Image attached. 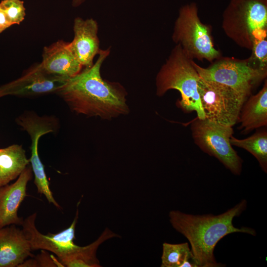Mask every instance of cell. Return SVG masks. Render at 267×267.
<instances>
[{
  "label": "cell",
  "mask_w": 267,
  "mask_h": 267,
  "mask_svg": "<svg viewBox=\"0 0 267 267\" xmlns=\"http://www.w3.org/2000/svg\"><path fill=\"white\" fill-rule=\"evenodd\" d=\"M40 63L47 73L66 79L77 75L83 68L72 52L70 42L62 40L44 47Z\"/></svg>",
  "instance_id": "14"
},
{
  "label": "cell",
  "mask_w": 267,
  "mask_h": 267,
  "mask_svg": "<svg viewBox=\"0 0 267 267\" xmlns=\"http://www.w3.org/2000/svg\"><path fill=\"white\" fill-rule=\"evenodd\" d=\"M0 7L11 25H19L25 19L26 8L21 0H2L0 2Z\"/></svg>",
  "instance_id": "21"
},
{
  "label": "cell",
  "mask_w": 267,
  "mask_h": 267,
  "mask_svg": "<svg viewBox=\"0 0 267 267\" xmlns=\"http://www.w3.org/2000/svg\"><path fill=\"white\" fill-rule=\"evenodd\" d=\"M114 237L120 236L109 228H106L94 242L85 246H79L59 260L63 267H101L96 257V251L102 243Z\"/></svg>",
  "instance_id": "17"
},
{
  "label": "cell",
  "mask_w": 267,
  "mask_h": 267,
  "mask_svg": "<svg viewBox=\"0 0 267 267\" xmlns=\"http://www.w3.org/2000/svg\"><path fill=\"white\" fill-rule=\"evenodd\" d=\"M29 163L20 145L13 144L0 149V186L17 178Z\"/></svg>",
  "instance_id": "18"
},
{
  "label": "cell",
  "mask_w": 267,
  "mask_h": 267,
  "mask_svg": "<svg viewBox=\"0 0 267 267\" xmlns=\"http://www.w3.org/2000/svg\"><path fill=\"white\" fill-rule=\"evenodd\" d=\"M192 61L181 45L177 44L157 75L156 94L161 96L169 90H178L181 95L178 106L185 112L195 111L197 118L204 119L197 89L200 76Z\"/></svg>",
  "instance_id": "3"
},
{
  "label": "cell",
  "mask_w": 267,
  "mask_h": 267,
  "mask_svg": "<svg viewBox=\"0 0 267 267\" xmlns=\"http://www.w3.org/2000/svg\"><path fill=\"white\" fill-rule=\"evenodd\" d=\"M68 79L47 73L38 63L28 69L21 77L0 87V97L8 95L33 96L55 93Z\"/></svg>",
  "instance_id": "10"
},
{
  "label": "cell",
  "mask_w": 267,
  "mask_h": 267,
  "mask_svg": "<svg viewBox=\"0 0 267 267\" xmlns=\"http://www.w3.org/2000/svg\"><path fill=\"white\" fill-rule=\"evenodd\" d=\"M238 123L241 133L247 134L254 129L267 126V82L262 89L244 102Z\"/></svg>",
  "instance_id": "16"
},
{
  "label": "cell",
  "mask_w": 267,
  "mask_h": 267,
  "mask_svg": "<svg viewBox=\"0 0 267 267\" xmlns=\"http://www.w3.org/2000/svg\"><path fill=\"white\" fill-rule=\"evenodd\" d=\"M192 63L200 78L224 84L247 96L267 75V70L255 66L249 58L243 60L223 59L206 68L193 60Z\"/></svg>",
  "instance_id": "8"
},
{
  "label": "cell",
  "mask_w": 267,
  "mask_h": 267,
  "mask_svg": "<svg viewBox=\"0 0 267 267\" xmlns=\"http://www.w3.org/2000/svg\"><path fill=\"white\" fill-rule=\"evenodd\" d=\"M205 119L233 127L248 96L224 84L199 78L197 86Z\"/></svg>",
  "instance_id": "7"
},
{
  "label": "cell",
  "mask_w": 267,
  "mask_h": 267,
  "mask_svg": "<svg viewBox=\"0 0 267 267\" xmlns=\"http://www.w3.org/2000/svg\"><path fill=\"white\" fill-rule=\"evenodd\" d=\"M29 242L23 230L11 224L0 228V267H19L33 257Z\"/></svg>",
  "instance_id": "15"
},
{
  "label": "cell",
  "mask_w": 267,
  "mask_h": 267,
  "mask_svg": "<svg viewBox=\"0 0 267 267\" xmlns=\"http://www.w3.org/2000/svg\"><path fill=\"white\" fill-rule=\"evenodd\" d=\"M190 129L194 143L202 151L217 158L233 174H241L243 160L230 142L232 127L197 118Z\"/></svg>",
  "instance_id": "6"
},
{
  "label": "cell",
  "mask_w": 267,
  "mask_h": 267,
  "mask_svg": "<svg viewBox=\"0 0 267 267\" xmlns=\"http://www.w3.org/2000/svg\"><path fill=\"white\" fill-rule=\"evenodd\" d=\"M188 260L193 262L192 253L187 242L179 244L165 242L163 244L161 267H180L184 262Z\"/></svg>",
  "instance_id": "20"
},
{
  "label": "cell",
  "mask_w": 267,
  "mask_h": 267,
  "mask_svg": "<svg viewBox=\"0 0 267 267\" xmlns=\"http://www.w3.org/2000/svg\"><path fill=\"white\" fill-rule=\"evenodd\" d=\"M246 200L224 213L194 215L172 210L169 214L170 222L174 228L188 240L191 246L192 260L197 267H221L215 258L214 251L218 242L226 235L234 232L256 235L255 229L242 226L237 228L232 222L247 207Z\"/></svg>",
  "instance_id": "2"
},
{
  "label": "cell",
  "mask_w": 267,
  "mask_h": 267,
  "mask_svg": "<svg viewBox=\"0 0 267 267\" xmlns=\"http://www.w3.org/2000/svg\"><path fill=\"white\" fill-rule=\"evenodd\" d=\"M12 26L9 22L5 13L0 7V34Z\"/></svg>",
  "instance_id": "24"
},
{
  "label": "cell",
  "mask_w": 267,
  "mask_h": 267,
  "mask_svg": "<svg viewBox=\"0 0 267 267\" xmlns=\"http://www.w3.org/2000/svg\"><path fill=\"white\" fill-rule=\"evenodd\" d=\"M87 0H72V5L74 7H79Z\"/></svg>",
  "instance_id": "25"
},
{
  "label": "cell",
  "mask_w": 267,
  "mask_h": 267,
  "mask_svg": "<svg viewBox=\"0 0 267 267\" xmlns=\"http://www.w3.org/2000/svg\"><path fill=\"white\" fill-rule=\"evenodd\" d=\"M62 267V264L58 258H55L49 254L45 250H41V253L34 258L24 261L19 267Z\"/></svg>",
  "instance_id": "23"
},
{
  "label": "cell",
  "mask_w": 267,
  "mask_h": 267,
  "mask_svg": "<svg viewBox=\"0 0 267 267\" xmlns=\"http://www.w3.org/2000/svg\"><path fill=\"white\" fill-rule=\"evenodd\" d=\"M172 39L192 59L212 61L220 55L214 47L210 29L200 21L196 4L182 6L175 21Z\"/></svg>",
  "instance_id": "5"
},
{
  "label": "cell",
  "mask_w": 267,
  "mask_h": 267,
  "mask_svg": "<svg viewBox=\"0 0 267 267\" xmlns=\"http://www.w3.org/2000/svg\"><path fill=\"white\" fill-rule=\"evenodd\" d=\"M32 178V168L27 167L15 182L0 186V228L11 224L22 225L24 220L18 216V211Z\"/></svg>",
  "instance_id": "13"
},
{
  "label": "cell",
  "mask_w": 267,
  "mask_h": 267,
  "mask_svg": "<svg viewBox=\"0 0 267 267\" xmlns=\"http://www.w3.org/2000/svg\"><path fill=\"white\" fill-rule=\"evenodd\" d=\"M110 53V48L100 49L92 66L68 79L55 92L77 113L111 119L129 112L125 89L101 76V67Z\"/></svg>",
  "instance_id": "1"
},
{
  "label": "cell",
  "mask_w": 267,
  "mask_h": 267,
  "mask_svg": "<svg viewBox=\"0 0 267 267\" xmlns=\"http://www.w3.org/2000/svg\"><path fill=\"white\" fill-rule=\"evenodd\" d=\"M18 123L28 132L32 139L31 157L29 160L34 174V182L38 192L44 195L49 203L52 204L57 208H60V206L55 200L50 190L44 165L39 155L38 148L40 137L43 134L52 132L53 130L45 122L37 118H21L18 120Z\"/></svg>",
  "instance_id": "11"
},
{
  "label": "cell",
  "mask_w": 267,
  "mask_h": 267,
  "mask_svg": "<svg viewBox=\"0 0 267 267\" xmlns=\"http://www.w3.org/2000/svg\"><path fill=\"white\" fill-rule=\"evenodd\" d=\"M251 50L252 54L249 58L251 62L255 66V64L257 63L258 68L267 70V34L254 38Z\"/></svg>",
  "instance_id": "22"
},
{
  "label": "cell",
  "mask_w": 267,
  "mask_h": 267,
  "mask_svg": "<svg viewBox=\"0 0 267 267\" xmlns=\"http://www.w3.org/2000/svg\"><path fill=\"white\" fill-rule=\"evenodd\" d=\"M79 210L68 228L56 233L43 234L35 225L36 213H33L23 220L22 230L30 244L32 250H43L49 251L60 260L79 246L75 244V228L78 222Z\"/></svg>",
  "instance_id": "9"
},
{
  "label": "cell",
  "mask_w": 267,
  "mask_h": 267,
  "mask_svg": "<svg viewBox=\"0 0 267 267\" xmlns=\"http://www.w3.org/2000/svg\"><path fill=\"white\" fill-rule=\"evenodd\" d=\"M232 145L242 148L253 155L258 161L262 170L267 173V132L266 129L257 131L244 139L233 136L230 138Z\"/></svg>",
  "instance_id": "19"
},
{
  "label": "cell",
  "mask_w": 267,
  "mask_h": 267,
  "mask_svg": "<svg viewBox=\"0 0 267 267\" xmlns=\"http://www.w3.org/2000/svg\"><path fill=\"white\" fill-rule=\"evenodd\" d=\"M73 30L74 38L70 42L71 49L83 67H90L101 49L97 22L92 18L84 19L77 17L74 20Z\"/></svg>",
  "instance_id": "12"
},
{
  "label": "cell",
  "mask_w": 267,
  "mask_h": 267,
  "mask_svg": "<svg viewBox=\"0 0 267 267\" xmlns=\"http://www.w3.org/2000/svg\"><path fill=\"white\" fill-rule=\"evenodd\" d=\"M222 26L236 44L251 50L254 39L267 33V0H230Z\"/></svg>",
  "instance_id": "4"
}]
</instances>
